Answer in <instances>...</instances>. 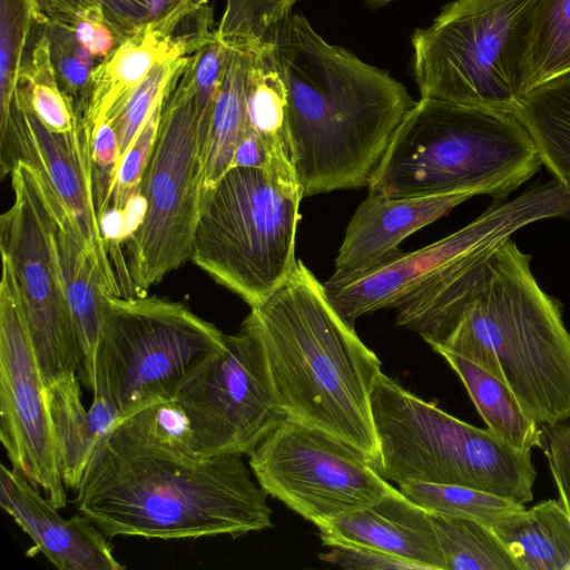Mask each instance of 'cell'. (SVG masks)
I'll use <instances>...</instances> for the list:
<instances>
[{
  "mask_svg": "<svg viewBox=\"0 0 570 570\" xmlns=\"http://www.w3.org/2000/svg\"><path fill=\"white\" fill-rule=\"evenodd\" d=\"M252 474L243 455H202L184 414L161 402L96 443L73 504L109 539L237 538L273 525Z\"/></svg>",
  "mask_w": 570,
  "mask_h": 570,
  "instance_id": "obj_1",
  "label": "cell"
},
{
  "mask_svg": "<svg viewBox=\"0 0 570 570\" xmlns=\"http://www.w3.org/2000/svg\"><path fill=\"white\" fill-rule=\"evenodd\" d=\"M530 263L505 238L414 291L396 324L489 372L531 419L554 425L570 419V333Z\"/></svg>",
  "mask_w": 570,
  "mask_h": 570,
  "instance_id": "obj_2",
  "label": "cell"
},
{
  "mask_svg": "<svg viewBox=\"0 0 570 570\" xmlns=\"http://www.w3.org/2000/svg\"><path fill=\"white\" fill-rule=\"evenodd\" d=\"M274 55L287 89L289 149L303 197L367 187L415 100L387 71L292 14Z\"/></svg>",
  "mask_w": 570,
  "mask_h": 570,
  "instance_id": "obj_3",
  "label": "cell"
},
{
  "mask_svg": "<svg viewBox=\"0 0 570 570\" xmlns=\"http://www.w3.org/2000/svg\"><path fill=\"white\" fill-rule=\"evenodd\" d=\"M248 315L287 417L345 440L375 466L371 396L381 361L331 304L323 283L297 259L287 279Z\"/></svg>",
  "mask_w": 570,
  "mask_h": 570,
  "instance_id": "obj_4",
  "label": "cell"
},
{
  "mask_svg": "<svg viewBox=\"0 0 570 570\" xmlns=\"http://www.w3.org/2000/svg\"><path fill=\"white\" fill-rule=\"evenodd\" d=\"M541 165L531 136L512 112L420 98L367 187L386 197L472 193L502 202Z\"/></svg>",
  "mask_w": 570,
  "mask_h": 570,
  "instance_id": "obj_5",
  "label": "cell"
},
{
  "mask_svg": "<svg viewBox=\"0 0 570 570\" xmlns=\"http://www.w3.org/2000/svg\"><path fill=\"white\" fill-rule=\"evenodd\" d=\"M371 402L375 469L385 480L466 487L521 504L533 499L531 452L448 414L382 372Z\"/></svg>",
  "mask_w": 570,
  "mask_h": 570,
  "instance_id": "obj_6",
  "label": "cell"
},
{
  "mask_svg": "<svg viewBox=\"0 0 570 570\" xmlns=\"http://www.w3.org/2000/svg\"><path fill=\"white\" fill-rule=\"evenodd\" d=\"M539 0H454L411 37L421 98L513 112L529 92Z\"/></svg>",
  "mask_w": 570,
  "mask_h": 570,
  "instance_id": "obj_7",
  "label": "cell"
},
{
  "mask_svg": "<svg viewBox=\"0 0 570 570\" xmlns=\"http://www.w3.org/2000/svg\"><path fill=\"white\" fill-rule=\"evenodd\" d=\"M302 198L266 169L230 167L200 204L190 261L256 307L296 265Z\"/></svg>",
  "mask_w": 570,
  "mask_h": 570,
  "instance_id": "obj_8",
  "label": "cell"
},
{
  "mask_svg": "<svg viewBox=\"0 0 570 570\" xmlns=\"http://www.w3.org/2000/svg\"><path fill=\"white\" fill-rule=\"evenodd\" d=\"M224 344L225 334L183 303L106 293L92 394L122 419L171 401L184 379Z\"/></svg>",
  "mask_w": 570,
  "mask_h": 570,
  "instance_id": "obj_9",
  "label": "cell"
},
{
  "mask_svg": "<svg viewBox=\"0 0 570 570\" xmlns=\"http://www.w3.org/2000/svg\"><path fill=\"white\" fill-rule=\"evenodd\" d=\"M186 63L164 100L140 183L144 217L124 245L136 296H145L150 286L191 259L202 160L195 88Z\"/></svg>",
  "mask_w": 570,
  "mask_h": 570,
  "instance_id": "obj_10",
  "label": "cell"
},
{
  "mask_svg": "<svg viewBox=\"0 0 570 570\" xmlns=\"http://www.w3.org/2000/svg\"><path fill=\"white\" fill-rule=\"evenodd\" d=\"M13 202L0 217V248L11 266L45 385L79 374L82 348L61 278L40 171L18 160Z\"/></svg>",
  "mask_w": 570,
  "mask_h": 570,
  "instance_id": "obj_11",
  "label": "cell"
},
{
  "mask_svg": "<svg viewBox=\"0 0 570 570\" xmlns=\"http://www.w3.org/2000/svg\"><path fill=\"white\" fill-rule=\"evenodd\" d=\"M262 489L317 528L397 491L356 446L286 417L249 454Z\"/></svg>",
  "mask_w": 570,
  "mask_h": 570,
  "instance_id": "obj_12",
  "label": "cell"
},
{
  "mask_svg": "<svg viewBox=\"0 0 570 570\" xmlns=\"http://www.w3.org/2000/svg\"><path fill=\"white\" fill-rule=\"evenodd\" d=\"M171 402L204 456L249 454L287 415L249 315L224 347L194 368Z\"/></svg>",
  "mask_w": 570,
  "mask_h": 570,
  "instance_id": "obj_13",
  "label": "cell"
},
{
  "mask_svg": "<svg viewBox=\"0 0 570 570\" xmlns=\"http://www.w3.org/2000/svg\"><path fill=\"white\" fill-rule=\"evenodd\" d=\"M570 217V187L552 179L531 185L511 200L492 202L459 230L420 249H400L364 273L340 283H323L337 313L352 326L368 313L397 306L414 291L459 261L497 245L538 220Z\"/></svg>",
  "mask_w": 570,
  "mask_h": 570,
  "instance_id": "obj_14",
  "label": "cell"
},
{
  "mask_svg": "<svg viewBox=\"0 0 570 570\" xmlns=\"http://www.w3.org/2000/svg\"><path fill=\"white\" fill-rule=\"evenodd\" d=\"M0 282V440L11 468L45 493L57 508L67 493L47 402L11 266L1 256Z\"/></svg>",
  "mask_w": 570,
  "mask_h": 570,
  "instance_id": "obj_15",
  "label": "cell"
},
{
  "mask_svg": "<svg viewBox=\"0 0 570 570\" xmlns=\"http://www.w3.org/2000/svg\"><path fill=\"white\" fill-rule=\"evenodd\" d=\"M18 160L37 168L70 216L107 294L121 296L95 205L89 136L82 128L49 130L18 85L8 128L0 134V168L4 177Z\"/></svg>",
  "mask_w": 570,
  "mask_h": 570,
  "instance_id": "obj_16",
  "label": "cell"
},
{
  "mask_svg": "<svg viewBox=\"0 0 570 570\" xmlns=\"http://www.w3.org/2000/svg\"><path fill=\"white\" fill-rule=\"evenodd\" d=\"M0 505L60 570H122L109 538L87 517L62 518L22 472L0 464Z\"/></svg>",
  "mask_w": 570,
  "mask_h": 570,
  "instance_id": "obj_17",
  "label": "cell"
},
{
  "mask_svg": "<svg viewBox=\"0 0 570 570\" xmlns=\"http://www.w3.org/2000/svg\"><path fill=\"white\" fill-rule=\"evenodd\" d=\"M472 193L386 197L370 193L352 216L327 283L351 279L399 250L414 232L446 215Z\"/></svg>",
  "mask_w": 570,
  "mask_h": 570,
  "instance_id": "obj_18",
  "label": "cell"
},
{
  "mask_svg": "<svg viewBox=\"0 0 570 570\" xmlns=\"http://www.w3.org/2000/svg\"><path fill=\"white\" fill-rule=\"evenodd\" d=\"M324 546L344 542L368 547L421 564L445 570L431 512L397 491L363 509L320 527Z\"/></svg>",
  "mask_w": 570,
  "mask_h": 570,
  "instance_id": "obj_19",
  "label": "cell"
},
{
  "mask_svg": "<svg viewBox=\"0 0 570 570\" xmlns=\"http://www.w3.org/2000/svg\"><path fill=\"white\" fill-rule=\"evenodd\" d=\"M167 16L148 23L116 47L91 71V100L85 129L100 118H110L126 98L160 61L193 55L196 49L183 39L178 22Z\"/></svg>",
  "mask_w": 570,
  "mask_h": 570,
  "instance_id": "obj_20",
  "label": "cell"
},
{
  "mask_svg": "<svg viewBox=\"0 0 570 570\" xmlns=\"http://www.w3.org/2000/svg\"><path fill=\"white\" fill-rule=\"evenodd\" d=\"M42 180L58 265L82 348V366L78 376L81 384L92 392L95 358L102 321V299L106 292L69 214L43 177Z\"/></svg>",
  "mask_w": 570,
  "mask_h": 570,
  "instance_id": "obj_21",
  "label": "cell"
},
{
  "mask_svg": "<svg viewBox=\"0 0 570 570\" xmlns=\"http://www.w3.org/2000/svg\"><path fill=\"white\" fill-rule=\"evenodd\" d=\"M246 110L248 127L263 141L269 170L286 186L302 191L292 161L288 130V97L273 49L248 53ZM303 195V194H302Z\"/></svg>",
  "mask_w": 570,
  "mask_h": 570,
  "instance_id": "obj_22",
  "label": "cell"
},
{
  "mask_svg": "<svg viewBox=\"0 0 570 570\" xmlns=\"http://www.w3.org/2000/svg\"><path fill=\"white\" fill-rule=\"evenodd\" d=\"M491 528L519 570H564L570 560V517L559 500L513 511Z\"/></svg>",
  "mask_w": 570,
  "mask_h": 570,
  "instance_id": "obj_23",
  "label": "cell"
},
{
  "mask_svg": "<svg viewBox=\"0 0 570 570\" xmlns=\"http://www.w3.org/2000/svg\"><path fill=\"white\" fill-rule=\"evenodd\" d=\"M248 67L247 52L227 48L225 69L202 154L200 204L232 167L235 150L249 129L246 110Z\"/></svg>",
  "mask_w": 570,
  "mask_h": 570,
  "instance_id": "obj_24",
  "label": "cell"
},
{
  "mask_svg": "<svg viewBox=\"0 0 570 570\" xmlns=\"http://www.w3.org/2000/svg\"><path fill=\"white\" fill-rule=\"evenodd\" d=\"M456 373L487 429L511 448L531 452L543 449L539 423L520 406L510 389L474 363L445 350H436Z\"/></svg>",
  "mask_w": 570,
  "mask_h": 570,
  "instance_id": "obj_25",
  "label": "cell"
},
{
  "mask_svg": "<svg viewBox=\"0 0 570 570\" xmlns=\"http://www.w3.org/2000/svg\"><path fill=\"white\" fill-rule=\"evenodd\" d=\"M554 179L570 187V72L531 89L512 112Z\"/></svg>",
  "mask_w": 570,
  "mask_h": 570,
  "instance_id": "obj_26",
  "label": "cell"
},
{
  "mask_svg": "<svg viewBox=\"0 0 570 570\" xmlns=\"http://www.w3.org/2000/svg\"><path fill=\"white\" fill-rule=\"evenodd\" d=\"M80 383L78 374H70L46 385L60 474L66 489L73 492L97 443L82 404Z\"/></svg>",
  "mask_w": 570,
  "mask_h": 570,
  "instance_id": "obj_27",
  "label": "cell"
},
{
  "mask_svg": "<svg viewBox=\"0 0 570 570\" xmlns=\"http://www.w3.org/2000/svg\"><path fill=\"white\" fill-rule=\"evenodd\" d=\"M431 519L445 570H519L490 525L436 512Z\"/></svg>",
  "mask_w": 570,
  "mask_h": 570,
  "instance_id": "obj_28",
  "label": "cell"
},
{
  "mask_svg": "<svg viewBox=\"0 0 570 570\" xmlns=\"http://www.w3.org/2000/svg\"><path fill=\"white\" fill-rule=\"evenodd\" d=\"M297 0H226L215 28L229 49L247 53L273 49L292 17Z\"/></svg>",
  "mask_w": 570,
  "mask_h": 570,
  "instance_id": "obj_29",
  "label": "cell"
},
{
  "mask_svg": "<svg viewBox=\"0 0 570 570\" xmlns=\"http://www.w3.org/2000/svg\"><path fill=\"white\" fill-rule=\"evenodd\" d=\"M570 72V0H539L529 55V91Z\"/></svg>",
  "mask_w": 570,
  "mask_h": 570,
  "instance_id": "obj_30",
  "label": "cell"
},
{
  "mask_svg": "<svg viewBox=\"0 0 570 570\" xmlns=\"http://www.w3.org/2000/svg\"><path fill=\"white\" fill-rule=\"evenodd\" d=\"M18 85L26 91L32 110L49 130L66 134L78 128L72 108L59 88L43 24L27 57Z\"/></svg>",
  "mask_w": 570,
  "mask_h": 570,
  "instance_id": "obj_31",
  "label": "cell"
},
{
  "mask_svg": "<svg viewBox=\"0 0 570 570\" xmlns=\"http://www.w3.org/2000/svg\"><path fill=\"white\" fill-rule=\"evenodd\" d=\"M399 491L429 512L478 520L492 527L507 514L524 508V504L475 489L407 482Z\"/></svg>",
  "mask_w": 570,
  "mask_h": 570,
  "instance_id": "obj_32",
  "label": "cell"
},
{
  "mask_svg": "<svg viewBox=\"0 0 570 570\" xmlns=\"http://www.w3.org/2000/svg\"><path fill=\"white\" fill-rule=\"evenodd\" d=\"M37 14L31 0H0V134L11 116Z\"/></svg>",
  "mask_w": 570,
  "mask_h": 570,
  "instance_id": "obj_33",
  "label": "cell"
},
{
  "mask_svg": "<svg viewBox=\"0 0 570 570\" xmlns=\"http://www.w3.org/2000/svg\"><path fill=\"white\" fill-rule=\"evenodd\" d=\"M50 41V55L60 90L85 129L92 91L94 56L79 42L73 29L41 23Z\"/></svg>",
  "mask_w": 570,
  "mask_h": 570,
  "instance_id": "obj_34",
  "label": "cell"
},
{
  "mask_svg": "<svg viewBox=\"0 0 570 570\" xmlns=\"http://www.w3.org/2000/svg\"><path fill=\"white\" fill-rule=\"evenodd\" d=\"M187 58L177 56L158 62L108 118L117 135L120 161L149 116L164 102Z\"/></svg>",
  "mask_w": 570,
  "mask_h": 570,
  "instance_id": "obj_35",
  "label": "cell"
},
{
  "mask_svg": "<svg viewBox=\"0 0 570 570\" xmlns=\"http://www.w3.org/2000/svg\"><path fill=\"white\" fill-rule=\"evenodd\" d=\"M88 136L92 191L99 218L111 199L120 165L119 144L116 131L107 118L96 120Z\"/></svg>",
  "mask_w": 570,
  "mask_h": 570,
  "instance_id": "obj_36",
  "label": "cell"
},
{
  "mask_svg": "<svg viewBox=\"0 0 570 570\" xmlns=\"http://www.w3.org/2000/svg\"><path fill=\"white\" fill-rule=\"evenodd\" d=\"M163 104L149 116L121 158L109 206L124 209L139 193L140 183L156 140Z\"/></svg>",
  "mask_w": 570,
  "mask_h": 570,
  "instance_id": "obj_37",
  "label": "cell"
},
{
  "mask_svg": "<svg viewBox=\"0 0 570 570\" xmlns=\"http://www.w3.org/2000/svg\"><path fill=\"white\" fill-rule=\"evenodd\" d=\"M117 43L144 26L157 22L187 0H95Z\"/></svg>",
  "mask_w": 570,
  "mask_h": 570,
  "instance_id": "obj_38",
  "label": "cell"
},
{
  "mask_svg": "<svg viewBox=\"0 0 570 570\" xmlns=\"http://www.w3.org/2000/svg\"><path fill=\"white\" fill-rule=\"evenodd\" d=\"M328 552L320 558L343 569L358 570H425L421 564L404 560L382 551L344 542H333Z\"/></svg>",
  "mask_w": 570,
  "mask_h": 570,
  "instance_id": "obj_39",
  "label": "cell"
},
{
  "mask_svg": "<svg viewBox=\"0 0 570 570\" xmlns=\"http://www.w3.org/2000/svg\"><path fill=\"white\" fill-rule=\"evenodd\" d=\"M543 449L559 501L570 517V423L543 425Z\"/></svg>",
  "mask_w": 570,
  "mask_h": 570,
  "instance_id": "obj_40",
  "label": "cell"
},
{
  "mask_svg": "<svg viewBox=\"0 0 570 570\" xmlns=\"http://www.w3.org/2000/svg\"><path fill=\"white\" fill-rule=\"evenodd\" d=\"M38 23H52L75 29L81 20L105 21L95 0H31Z\"/></svg>",
  "mask_w": 570,
  "mask_h": 570,
  "instance_id": "obj_41",
  "label": "cell"
},
{
  "mask_svg": "<svg viewBox=\"0 0 570 570\" xmlns=\"http://www.w3.org/2000/svg\"><path fill=\"white\" fill-rule=\"evenodd\" d=\"M79 42L94 56L105 58L117 43L112 29L100 20H81L73 29Z\"/></svg>",
  "mask_w": 570,
  "mask_h": 570,
  "instance_id": "obj_42",
  "label": "cell"
},
{
  "mask_svg": "<svg viewBox=\"0 0 570 570\" xmlns=\"http://www.w3.org/2000/svg\"><path fill=\"white\" fill-rule=\"evenodd\" d=\"M250 167L269 170L271 161L265 145L261 138L250 129L238 144L232 167Z\"/></svg>",
  "mask_w": 570,
  "mask_h": 570,
  "instance_id": "obj_43",
  "label": "cell"
},
{
  "mask_svg": "<svg viewBox=\"0 0 570 570\" xmlns=\"http://www.w3.org/2000/svg\"><path fill=\"white\" fill-rule=\"evenodd\" d=\"M92 438L98 442L109 430L122 420L117 409L105 397L94 394L88 411Z\"/></svg>",
  "mask_w": 570,
  "mask_h": 570,
  "instance_id": "obj_44",
  "label": "cell"
},
{
  "mask_svg": "<svg viewBox=\"0 0 570 570\" xmlns=\"http://www.w3.org/2000/svg\"><path fill=\"white\" fill-rule=\"evenodd\" d=\"M366 1L374 3V4H386L389 2L396 1V0H366Z\"/></svg>",
  "mask_w": 570,
  "mask_h": 570,
  "instance_id": "obj_45",
  "label": "cell"
},
{
  "mask_svg": "<svg viewBox=\"0 0 570 570\" xmlns=\"http://www.w3.org/2000/svg\"><path fill=\"white\" fill-rule=\"evenodd\" d=\"M564 570H570V560H569L568 564L566 566Z\"/></svg>",
  "mask_w": 570,
  "mask_h": 570,
  "instance_id": "obj_46",
  "label": "cell"
},
{
  "mask_svg": "<svg viewBox=\"0 0 570 570\" xmlns=\"http://www.w3.org/2000/svg\"><path fill=\"white\" fill-rule=\"evenodd\" d=\"M202 3L207 4L208 0H199Z\"/></svg>",
  "mask_w": 570,
  "mask_h": 570,
  "instance_id": "obj_47",
  "label": "cell"
}]
</instances>
